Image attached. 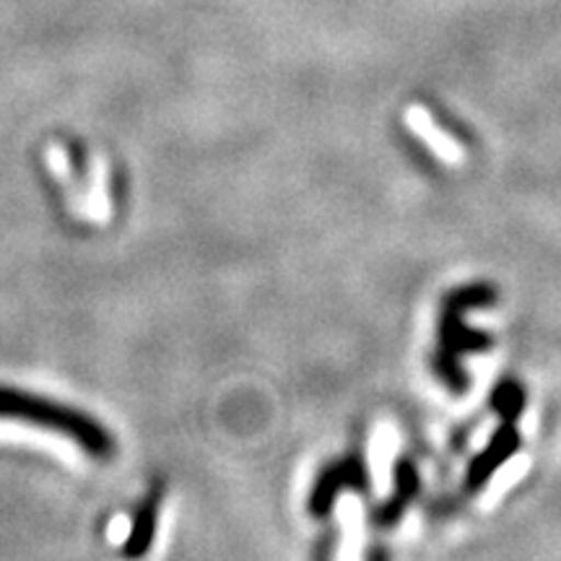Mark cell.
Wrapping results in <instances>:
<instances>
[{"label":"cell","instance_id":"obj_1","mask_svg":"<svg viewBox=\"0 0 561 561\" xmlns=\"http://www.w3.org/2000/svg\"><path fill=\"white\" fill-rule=\"evenodd\" d=\"M0 419L24 421V424L39 426V430L66 434L91 458L110 460L117 453L115 437H112L110 430H104L100 421H94L89 413L79 409H70L66 403L34 396V392L0 385Z\"/></svg>","mask_w":561,"mask_h":561},{"label":"cell","instance_id":"obj_2","mask_svg":"<svg viewBox=\"0 0 561 561\" xmlns=\"http://www.w3.org/2000/svg\"><path fill=\"white\" fill-rule=\"evenodd\" d=\"M398 447H401V434H398V426L392 424L390 419L377 421V426L371 430L369 437V479H371V489L380 500H388L392 494V466H396V455Z\"/></svg>","mask_w":561,"mask_h":561},{"label":"cell","instance_id":"obj_3","mask_svg":"<svg viewBox=\"0 0 561 561\" xmlns=\"http://www.w3.org/2000/svg\"><path fill=\"white\" fill-rule=\"evenodd\" d=\"M405 128L411 130V136H416L421 144L430 149L432 157H437L442 164L447 167H460L466 161V149H462L460 140H455L450 133L442 130L439 123L426 112L421 104H411L403 115Z\"/></svg>","mask_w":561,"mask_h":561},{"label":"cell","instance_id":"obj_4","mask_svg":"<svg viewBox=\"0 0 561 561\" xmlns=\"http://www.w3.org/2000/svg\"><path fill=\"white\" fill-rule=\"evenodd\" d=\"M341 549L339 561H362L364 551V507L354 491H341L339 500Z\"/></svg>","mask_w":561,"mask_h":561},{"label":"cell","instance_id":"obj_5","mask_svg":"<svg viewBox=\"0 0 561 561\" xmlns=\"http://www.w3.org/2000/svg\"><path fill=\"white\" fill-rule=\"evenodd\" d=\"M161 481H157L149 491V496H146V502L140 504L136 520H133V528H130V536L128 541H125V549L123 553L128 559H140L146 551L151 549V541H153V533H157V515H159V504H161Z\"/></svg>","mask_w":561,"mask_h":561},{"label":"cell","instance_id":"obj_6","mask_svg":"<svg viewBox=\"0 0 561 561\" xmlns=\"http://www.w3.org/2000/svg\"><path fill=\"white\" fill-rule=\"evenodd\" d=\"M530 466H533L530 455H525V453L512 455V458L504 462L500 471L491 476L489 486H486V491H483V496H481V507L483 510H491V507H494V504H500L502 496L507 494L512 486H517V483L525 479V473L530 471Z\"/></svg>","mask_w":561,"mask_h":561}]
</instances>
